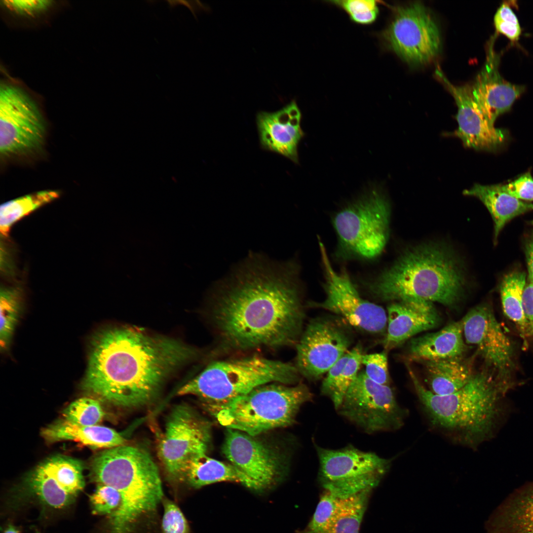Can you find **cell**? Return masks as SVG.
Returning a JSON list of instances; mask_svg holds the SVG:
<instances>
[{"label": "cell", "mask_w": 533, "mask_h": 533, "mask_svg": "<svg viewBox=\"0 0 533 533\" xmlns=\"http://www.w3.org/2000/svg\"><path fill=\"white\" fill-rule=\"evenodd\" d=\"M343 499L325 491L306 528L300 533H323L338 513Z\"/></svg>", "instance_id": "d590c367"}, {"label": "cell", "mask_w": 533, "mask_h": 533, "mask_svg": "<svg viewBox=\"0 0 533 533\" xmlns=\"http://www.w3.org/2000/svg\"><path fill=\"white\" fill-rule=\"evenodd\" d=\"M371 491L343 499L338 513L323 533H359Z\"/></svg>", "instance_id": "1f68e13d"}, {"label": "cell", "mask_w": 533, "mask_h": 533, "mask_svg": "<svg viewBox=\"0 0 533 533\" xmlns=\"http://www.w3.org/2000/svg\"><path fill=\"white\" fill-rule=\"evenodd\" d=\"M409 372L430 425L455 442L477 447L494 436L508 412L502 403L508 390L486 372L474 374L464 386L447 395L432 393L410 368Z\"/></svg>", "instance_id": "3957f363"}, {"label": "cell", "mask_w": 533, "mask_h": 533, "mask_svg": "<svg viewBox=\"0 0 533 533\" xmlns=\"http://www.w3.org/2000/svg\"><path fill=\"white\" fill-rule=\"evenodd\" d=\"M162 533H190L188 522L179 507L172 501L163 498Z\"/></svg>", "instance_id": "b9f144b4"}, {"label": "cell", "mask_w": 533, "mask_h": 533, "mask_svg": "<svg viewBox=\"0 0 533 533\" xmlns=\"http://www.w3.org/2000/svg\"><path fill=\"white\" fill-rule=\"evenodd\" d=\"M495 37L494 35L488 43L485 63L471 84L475 100L493 124L500 115L510 110L525 91L524 85L511 83L500 75V55L494 49Z\"/></svg>", "instance_id": "d6986e66"}, {"label": "cell", "mask_w": 533, "mask_h": 533, "mask_svg": "<svg viewBox=\"0 0 533 533\" xmlns=\"http://www.w3.org/2000/svg\"><path fill=\"white\" fill-rule=\"evenodd\" d=\"M41 434L47 442L72 440L95 448L111 449L126 445V442L121 434L111 428L98 424L82 426L65 419L43 428Z\"/></svg>", "instance_id": "cb8c5ba5"}, {"label": "cell", "mask_w": 533, "mask_h": 533, "mask_svg": "<svg viewBox=\"0 0 533 533\" xmlns=\"http://www.w3.org/2000/svg\"><path fill=\"white\" fill-rule=\"evenodd\" d=\"M58 191L44 190L7 201L0 208V231L6 237L11 226L19 220L59 196Z\"/></svg>", "instance_id": "f546056e"}, {"label": "cell", "mask_w": 533, "mask_h": 533, "mask_svg": "<svg viewBox=\"0 0 533 533\" xmlns=\"http://www.w3.org/2000/svg\"><path fill=\"white\" fill-rule=\"evenodd\" d=\"M239 483L252 490L250 480L231 463L212 458L206 453L192 457L184 469L182 482H186L194 488H200L221 482Z\"/></svg>", "instance_id": "d4e9b609"}, {"label": "cell", "mask_w": 533, "mask_h": 533, "mask_svg": "<svg viewBox=\"0 0 533 533\" xmlns=\"http://www.w3.org/2000/svg\"><path fill=\"white\" fill-rule=\"evenodd\" d=\"M350 355V351L349 350L329 370L321 385V392L323 395L330 398Z\"/></svg>", "instance_id": "ee69618b"}, {"label": "cell", "mask_w": 533, "mask_h": 533, "mask_svg": "<svg viewBox=\"0 0 533 533\" xmlns=\"http://www.w3.org/2000/svg\"><path fill=\"white\" fill-rule=\"evenodd\" d=\"M93 478L111 486L121 497L110 515L109 533H133L142 517L153 512L163 498L158 469L145 450L126 445L108 449L94 459Z\"/></svg>", "instance_id": "5b68a950"}, {"label": "cell", "mask_w": 533, "mask_h": 533, "mask_svg": "<svg viewBox=\"0 0 533 533\" xmlns=\"http://www.w3.org/2000/svg\"><path fill=\"white\" fill-rule=\"evenodd\" d=\"M501 187L504 191L519 200L533 201V178L530 172Z\"/></svg>", "instance_id": "7bdbcfd3"}, {"label": "cell", "mask_w": 533, "mask_h": 533, "mask_svg": "<svg viewBox=\"0 0 533 533\" xmlns=\"http://www.w3.org/2000/svg\"><path fill=\"white\" fill-rule=\"evenodd\" d=\"M466 343L477 347L496 378L509 389L514 368V350L490 306L481 304L471 309L461 320Z\"/></svg>", "instance_id": "2e32d148"}, {"label": "cell", "mask_w": 533, "mask_h": 533, "mask_svg": "<svg viewBox=\"0 0 533 533\" xmlns=\"http://www.w3.org/2000/svg\"><path fill=\"white\" fill-rule=\"evenodd\" d=\"M390 208L383 195L371 190L338 211L333 225L338 253L346 258L372 260L380 256L389 237Z\"/></svg>", "instance_id": "9c48e42d"}, {"label": "cell", "mask_w": 533, "mask_h": 533, "mask_svg": "<svg viewBox=\"0 0 533 533\" xmlns=\"http://www.w3.org/2000/svg\"><path fill=\"white\" fill-rule=\"evenodd\" d=\"M255 437L228 429L222 452L230 463L250 480L252 490L262 492L275 485L283 466L276 453Z\"/></svg>", "instance_id": "e0dca14e"}, {"label": "cell", "mask_w": 533, "mask_h": 533, "mask_svg": "<svg viewBox=\"0 0 533 533\" xmlns=\"http://www.w3.org/2000/svg\"><path fill=\"white\" fill-rule=\"evenodd\" d=\"M463 194L477 197L489 210L494 222L495 240L508 221L533 210V204L512 196L502 190L501 185L484 186L477 184L470 189L465 190Z\"/></svg>", "instance_id": "484cf974"}, {"label": "cell", "mask_w": 533, "mask_h": 533, "mask_svg": "<svg viewBox=\"0 0 533 533\" xmlns=\"http://www.w3.org/2000/svg\"><path fill=\"white\" fill-rule=\"evenodd\" d=\"M55 0H4L0 1L4 20L11 26L36 27L46 24L60 8Z\"/></svg>", "instance_id": "83f0119b"}, {"label": "cell", "mask_w": 533, "mask_h": 533, "mask_svg": "<svg viewBox=\"0 0 533 533\" xmlns=\"http://www.w3.org/2000/svg\"><path fill=\"white\" fill-rule=\"evenodd\" d=\"M465 284L463 268L455 253L445 245L430 243L407 250L367 288L382 301L412 298L454 307L462 300Z\"/></svg>", "instance_id": "277c9868"}, {"label": "cell", "mask_w": 533, "mask_h": 533, "mask_svg": "<svg viewBox=\"0 0 533 533\" xmlns=\"http://www.w3.org/2000/svg\"><path fill=\"white\" fill-rule=\"evenodd\" d=\"M387 309V332L383 341L385 351L437 327L441 321L433 303L422 299L410 298L394 302Z\"/></svg>", "instance_id": "44dd1931"}, {"label": "cell", "mask_w": 533, "mask_h": 533, "mask_svg": "<svg viewBox=\"0 0 533 533\" xmlns=\"http://www.w3.org/2000/svg\"><path fill=\"white\" fill-rule=\"evenodd\" d=\"M337 411L370 434L400 428L407 415L392 389L372 381L364 371L358 373Z\"/></svg>", "instance_id": "7c38bea8"}, {"label": "cell", "mask_w": 533, "mask_h": 533, "mask_svg": "<svg viewBox=\"0 0 533 533\" xmlns=\"http://www.w3.org/2000/svg\"><path fill=\"white\" fill-rule=\"evenodd\" d=\"M3 533H19L16 528L12 525L9 526Z\"/></svg>", "instance_id": "7dc6e473"}, {"label": "cell", "mask_w": 533, "mask_h": 533, "mask_svg": "<svg viewBox=\"0 0 533 533\" xmlns=\"http://www.w3.org/2000/svg\"><path fill=\"white\" fill-rule=\"evenodd\" d=\"M425 381L432 393L447 395L455 393L470 381L474 373L462 357L423 361Z\"/></svg>", "instance_id": "4316f807"}, {"label": "cell", "mask_w": 533, "mask_h": 533, "mask_svg": "<svg viewBox=\"0 0 533 533\" xmlns=\"http://www.w3.org/2000/svg\"><path fill=\"white\" fill-rule=\"evenodd\" d=\"M312 397L303 383L273 382L259 386L225 404L207 406L222 426L256 436L292 424L301 407Z\"/></svg>", "instance_id": "52a82bcc"}, {"label": "cell", "mask_w": 533, "mask_h": 533, "mask_svg": "<svg viewBox=\"0 0 533 533\" xmlns=\"http://www.w3.org/2000/svg\"><path fill=\"white\" fill-rule=\"evenodd\" d=\"M295 269L253 257L217 290L210 319L219 351L296 344L305 314Z\"/></svg>", "instance_id": "6da1fadb"}, {"label": "cell", "mask_w": 533, "mask_h": 533, "mask_svg": "<svg viewBox=\"0 0 533 533\" xmlns=\"http://www.w3.org/2000/svg\"><path fill=\"white\" fill-rule=\"evenodd\" d=\"M361 364L365 367L366 375L372 381L388 385L389 377L386 352L362 354Z\"/></svg>", "instance_id": "60d3db41"}, {"label": "cell", "mask_w": 533, "mask_h": 533, "mask_svg": "<svg viewBox=\"0 0 533 533\" xmlns=\"http://www.w3.org/2000/svg\"><path fill=\"white\" fill-rule=\"evenodd\" d=\"M210 440L208 423L190 407L179 405L170 413L158 445V455L169 478L182 482L186 464L193 456L206 453Z\"/></svg>", "instance_id": "9a60e30c"}, {"label": "cell", "mask_w": 533, "mask_h": 533, "mask_svg": "<svg viewBox=\"0 0 533 533\" xmlns=\"http://www.w3.org/2000/svg\"><path fill=\"white\" fill-rule=\"evenodd\" d=\"M526 274L515 271L506 274L502 279L500 293L502 309L505 315L518 328L521 335L532 336L523 305V296L526 285Z\"/></svg>", "instance_id": "f1b7e54d"}, {"label": "cell", "mask_w": 533, "mask_h": 533, "mask_svg": "<svg viewBox=\"0 0 533 533\" xmlns=\"http://www.w3.org/2000/svg\"><path fill=\"white\" fill-rule=\"evenodd\" d=\"M64 419L82 425H97L105 416V412L96 399L83 397L71 403L63 411Z\"/></svg>", "instance_id": "e575fe53"}, {"label": "cell", "mask_w": 533, "mask_h": 533, "mask_svg": "<svg viewBox=\"0 0 533 533\" xmlns=\"http://www.w3.org/2000/svg\"><path fill=\"white\" fill-rule=\"evenodd\" d=\"M38 466L73 495L76 496L84 487L83 464L77 459L56 456L47 459Z\"/></svg>", "instance_id": "4dcf8cb0"}, {"label": "cell", "mask_w": 533, "mask_h": 533, "mask_svg": "<svg viewBox=\"0 0 533 533\" xmlns=\"http://www.w3.org/2000/svg\"><path fill=\"white\" fill-rule=\"evenodd\" d=\"M93 513L109 516L119 507L121 497L118 492L113 487L98 484L94 492L90 496Z\"/></svg>", "instance_id": "ab89813d"}, {"label": "cell", "mask_w": 533, "mask_h": 533, "mask_svg": "<svg viewBox=\"0 0 533 533\" xmlns=\"http://www.w3.org/2000/svg\"><path fill=\"white\" fill-rule=\"evenodd\" d=\"M26 482L30 491L40 501L54 508L70 505L76 497L67 492L56 480L38 466L29 475Z\"/></svg>", "instance_id": "d6a6232c"}, {"label": "cell", "mask_w": 533, "mask_h": 533, "mask_svg": "<svg viewBox=\"0 0 533 533\" xmlns=\"http://www.w3.org/2000/svg\"><path fill=\"white\" fill-rule=\"evenodd\" d=\"M351 342L347 328L340 320L311 319L296 344L295 366L307 380H317L349 351Z\"/></svg>", "instance_id": "5bb4252c"}, {"label": "cell", "mask_w": 533, "mask_h": 533, "mask_svg": "<svg viewBox=\"0 0 533 533\" xmlns=\"http://www.w3.org/2000/svg\"><path fill=\"white\" fill-rule=\"evenodd\" d=\"M526 256L529 281L533 282V236L526 245Z\"/></svg>", "instance_id": "bcb514c9"}, {"label": "cell", "mask_w": 533, "mask_h": 533, "mask_svg": "<svg viewBox=\"0 0 533 533\" xmlns=\"http://www.w3.org/2000/svg\"><path fill=\"white\" fill-rule=\"evenodd\" d=\"M300 376L291 363L252 354L212 362L178 394L194 395L207 405H219L264 384H296Z\"/></svg>", "instance_id": "8992f818"}, {"label": "cell", "mask_w": 533, "mask_h": 533, "mask_svg": "<svg viewBox=\"0 0 533 533\" xmlns=\"http://www.w3.org/2000/svg\"><path fill=\"white\" fill-rule=\"evenodd\" d=\"M315 447L319 462L320 485L341 499L372 491L388 471L392 460L351 445L337 450L317 445Z\"/></svg>", "instance_id": "30bf717a"}, {"label": "cell", "mask_w": 533, "mask_h": 533, "mask_svg": "<svg viewBox=\"0 0 533 533\" xmlns=\"http://www.w3.org/2000/svg\"><path fill=\"white\" fill-rule=\"evenodd\" d=\"M330 2L343 9L355 23L370 24L379 14L377 1L373 0H336Z\"/></svg>", "instance_id": "74e56055"}, {"label": "cell", "mask_w": 533, "mask_h": 533, "mask_svg": "<svg viewBox=\"0 0 533 533\" xmlns=\"http://www.w3.org/2000/svg\"><path fill=\"white\" fill-rule=\"evenodd\" d=\"M318 244L324 272L326 297L321 302H311L309 305L340 316L361 331L375 334L384 333L387 324L384 309L362 298L348 273L334 269L320 238Z\"/></svg>", "instance_id": "4fadbf2b"}, {"label": "cell", "mask_w": 533, "mask_h": 533, "mask_svg": "<svg viewBox=\"0 0 533 533\" xmlns=\"http://www.w3.org/2000/svg\"><path fill=\"white\" fill-rule=\"evenodd\" d=\"M532 224L533 225V221H532Z\"/></svg>", "instance_id": "c3c4849f"}, {"label": "cell", "mask_w": 533, "mask_h": 533, "mask_svg": "<svg viewBox=\"0 0 533 533\" xmlns=\"http://www.w3.org/2000/svg\"><path fill=\"white\" fill-rule=\"evenodd\" d=\"M523 305L532 336H533V282L526 284L523 296Z\"/></svg>", "instance_id": "f6af8a7d"}, {"label": "cell", "mask_w": 533, "mask_h": 533, "mask_svg": "<svg viewBox=\"0 0 533 533\" xmlns=\"http://www.w3.org/2000/svg\"><path fill=\"white\" fill-rule=\"evenodd\" d=\"M21 292L16 287L0 290V343L1 350H5L10 343L21 309Z\"/></svg>", "instance_id": "836d02e7"}, {"label": "cell", "mask_w": 533, "mask_h": 533, "mask_svg": "<svg viewBox=\"0 0 533 533\" xmlns=\"http://www.w3.org/2000/svg\"><path fill=\"white\" fill-rule=\"evenodd\" d=\"M196 354L177 341L136 328L104 330L92 340L82 387L117 407H142L172 371Z\"/></svg>", "instance_id": "7a4b0ae2"}, {"label": "cell", "mask_w": 533, "mask_h": 533, "mask_svg": "<svg viewBox=\"0 0 533 533\" xmlns=\"http://www.w3.org/2000/svg\"><path fill=\"white\" fill-rule=\"evenodd\" d=\"M301 120V113L294 100L276 112L258 113L256 123L262 148L298 163V144L304 135Z\"/></svg>", "instance_id": "ffe728a7"}, {"label": "cell", "mask_w": 533, "mask_h": 533, "mask_svg": "<svg viewBox=\"0 0 533 533\" xmlns=\"http://www.w3.org/2000/svg\"><path fill=\"white\" fill-rule=\"evenodd\" d=\"M436 74L454 97L457 107L458 129L454 135L464 145L476 150H493L504 141L505 134L488 119L475 100L471 84L457 86L439 69Z\"/></svg>", "instance_id": "ac0fdd59"}, {"label": "cell", "mask_w": 533, "mask_h": 533, "mask_svg": "<svg viewBox=\"0 0 533 533\" xmlns=\"http://www.w3.org/2000/svg\"><path fill=\"white\" fill-rule=\"evenodd\" d=\"M487 533H533V482L515 490L494 510Z\"/></svg>", "instance_id": "7402d4cb"}, {"label": "cell", "mask_w": 533, "mask_h": 533, "mask_svg": "<svg viewBox=\"0 0 533 533\" xmlns=\"http://www.w3.org/2000/svg\"><path fill=\"white\" fill-rule=\"evenodd\" d=\"M350 351V357L341 372L337 383L330 397L335 409L337 411L348 388L357 377L361 364L363 354L362 348L357 345Z\"/></svg>", "instance_id": "8d00e7d4"}, {"label": "cell", "mask_w": 533, "mask_h": 533, "mask_svg": "<svg viewBox=\"0 0 533 533\" xmlns=\"http://www.w3.org/2000/svg\"><path fill=\"white\" fill-rule=\"evenodd\" d=\"M0 85V153L5 158L29 156L42 148L46 123L35 94L5 74Z\"/></svg>", "instance_id": "ba28073f"}, {"label": "cell", "mask_w": 533, "mask_h": 533, "mask_svg": "<svg viewBox=\"0 0 533 533\" xmlns=\"http://www.w3.org/2000/svg\"><path fill=\"white\" fill-rule=\"evenodd\" d=\"M381 37L388 49L413 65L432 61L441 46L436 22L419 2L395 7L393 18Z\"/></svg>", "instance_id": "8fae6325"}, {"label": "cell", "mask_w": 533, "mask_h": 533, "mask_svg": "<svg viewBox=\"0 0 533 533\" xmlns=\"http://www.w3.org/2000/svg\"><path fill=\"white\" fill-rule=\"evenodd\" d=\"M466 349L461 320L452 322L437 332L413 338L409 343L408 353L411 359L423 362L462 357Z\"/></svg>", "instance_id": "603a6c76"}, {"label": "cell", "mask_w": 533, "mask_h": 533, "mask_svg": "<svg viewBox=\"0 0 533 533\" xmlns=\"http://www.w3.org/2000/svg\"><path fill=\"white\" fill-rule=\"evenodd\" d=\"M514 1H505L497 8L494 17L496 32L508 38L513 43L517 42L521 35V28L512 8Z\"/></svg>", "instance_id": "f35d334b"}]
</instances>
